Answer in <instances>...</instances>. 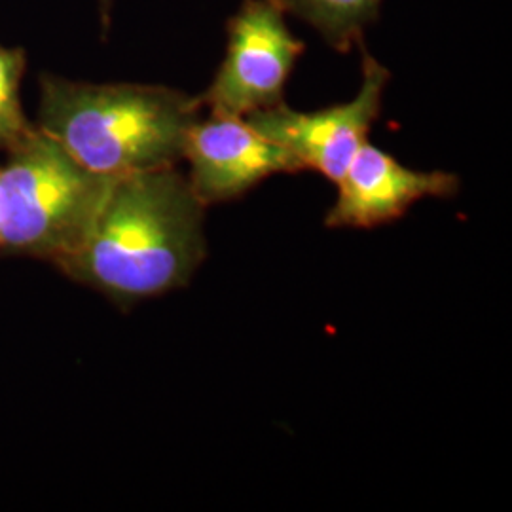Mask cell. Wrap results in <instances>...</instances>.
<instances>
[{
	"label": "cell",
	"mask_w": 512,
	"mask_h": 512,
	"mask_svg": "<svg viewBox=\"0 0 512 512\" xmlns=\"http://www.w3.org/2000/svg\"><path fill=\"white\" fill-rule=\"evenodd\" d=\"M205 209L177 165L116 177L88 238L55 268L120 308L173 293L207 256Z\"/></svg>",
	"instance_id": "6da1fadb"
},
{
	"label": "cell",
	"mask_w": 512,
	"mask_h": 512,
	"mask_svg": "<svg viewBox=\"0 0 512 512\" xmlns=\"http://www.w3.org/2000/svg\"><path fill=\"white\" fill-rule=\"evenodd\" d=\"M196 95L152 84H90L40 76V131L93 173L122 177L183 160Z\"/></svg>",
	"instance_id": "7a4b0ae2"
},
{
	"label": "cell",
	"mask_w": 512,
	"mask_h": 512,
	"mask_svg": "<svg viewBox=\"0 0 512 512\" xmlns=\"http://www.w3.org/2000/svg\"><path fill=\"white\" fill-rule=\"evenodd\" d=\"M116 177L93 173L35 126L0 165L2 255L59 264L88 238Z\"/></svg>",
	"instance_id": "3957f363"
},
{
	"label": "cell",
	"mask_w": 512,
	"mask_h": 512,
	"mask_svg": "<svg viewBox=\"0 0 512 512\" xmlns=\"http://www.w3.org/2000/svg\"><path fill=\"white\" fill-rule=\"evenodd\" d=\"M304 42L285 23V12L272 0H243L228 21L226 57L211 86L196 95L202 109L249 116L283 103L285 84Z\"/></svg>",
	"instance_id": "277c9868"
},
{
	"label": "cell",
	"mask_w": 512,
	"mask_h": 512,
	"mask_svg": "<svg viewBox=\"0 0 512 512\" xmlns=\"http://www.w3.org/2000/svg\"><path fill=\"white\" fill-rule=\"evenodd\" d=\"M359 48L363 54V84L348 103L300 112L283 101L272 109L245 116L260 133L285 148L302 171H315L334 184L368 143V133L382 112V99L391 76L374 55L368 54L365 42Z\"/></svg>",
	"instance_id": "5b68a950"
},
{
	"label": "cell",
	"mask_w": 512,
	"mask_h": 512,
	"mask_svg": "<svg viewBox=\"0 0 512 512\" xmlns=\"http://www.w3.org/2000/svg\"><path fill=\"white\" fill-rule=\"evenodd\" d=\"M183 160L190 167L186 179L205 207L239 200L274 175L302 171L247 118L211 110L188 129Z\"/></svg>",
	"instance_id": "8992f818"
},
{
	"label": "cell",
	"mask_w": 512,
	"mask_h": 512,
	"mask_svg": "<svg viewBox=\"0 0 512 512\" xmlns=\"http://www.w3.org/2000/svg\"><path fill=\"white\" fill-rule=\"evenodd\" d=\"M336 188L325 226L370 230L401 219L421 200L456 196L459 177L448 171L410 169L382 148L366 143Z\"/></svg>",
	"instance_id": "52a82bcc"
},
{
	"label": "cell",
	"mask_w": 512,
	"mask_h": 512,
	"mask_svg": "<svg viewBox=\"0 0 512 512\" xmlns=\"http://www.w3.org/2000/svg\"><path fill=\"white\" fill-rule=\"evenodd\" d=\"M285 14L310 23L336 52L359 46L366 27L380 16L384 0H272Z\"/></svg>",
	"instance_id": "ba28073f"
},
{
	"label": "cell",
	"mask_w": 512,
	"mask_h": 512,
	"mask_svg": "<svg viewBox=\"0 0 512 512\" xmlns=\"http://www.w3.org/2000/svg\"><path fill=\"white\" fill-rule=\"evenodd\" d=\"M27 57L23 48H6L0 44V150L6 152L25 137L31 124L21 105V80L25 74Z\"/></svg>",
	"instance_id": "9c48e42d"
},
{
	"label": "cell",
	"mask_w": 512,
	"mask_h": 512,
	"mask_svg": "<svg viewBox=\"0 0 512 512\" xmlns=\"http://www.w3.org/2000/svg\"><path fill=\"white\" fill-rule=\"evenodd\" d=\"M114 0H99V12H101V21H103V31L107 33L110 27V8Z\"/></svg>",
	"instance_id": "30bf717a"
},
{
	"label": "cell",
	"mask_w": 512,
	"mask_h": 512,
	"mask_svg": "<svg viewBox=\"0 0 512 512\" xmlns=\"http://www.w3.org/2000/svg\"><path fill=\"white\" fill-rule=\"evenodd\" d=\"M0 255H2V198H0Z\"/></svg>",
	"instance_id": "8fae6325"
}]
</instances>
